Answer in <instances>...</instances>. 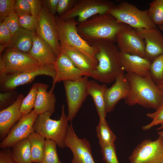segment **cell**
<instances>
[{
  "instance_id": "45",
  "label": "cell",
  "mask_w": 163,
  "mask_h": 163,
  "mask_svg": "<svg viewBox=\"0 0 163 163\" xmlns=\"http://www.w3.org/2000/svg\"><path fill=\"white\" fill-rule=\"evenodd\" d=\"M159 89L162 92H163V83L157 85Z\"/></svg>"
},
{
  "instance_id": "23",
  "label": "cell",
  "mask_w": 163,
  "mask_h": 163,
  "mask_svg": "<svg viewBox=\"0 0 163 163\" xmlns=\"http://www.w3.org/2000/svg\"><path fill=\"white\" fill-rule=\"evenodd\" d=\"M61 50L76 67L90 77L97 66L90 59L82 53L69 47L60 45Z\"/></svg>"
},
{
  "instance_id": "40",
  "label": "cell",
  "mask_w": 163,
  "mask_h": 163,
  "mask_svg": "<svg viewBox=\"0 0 163 163\" xmlns=\"http://www.w3.org/2000/svg\"><path fill=\"white\" fill-rule=\"evenodd\" d=\"M78 0H59L57 13L59 16L64 14L70 10L75 5Z\"/></svg>"
},
{
  "instance_id": "27",
  "label": "cell",
  "mask_w": 163,
  "mask_h": 163,
  "mask_svg": "<svg viewBox=\"0 0 163 163\" xmlns=\"http://www.w3.org/2000/svg\"><path fill=\"white\" fill-rule=\"evenodd\" d=\"M28 139L30 144L32 162L42 163L46 139L35 131L30 135Z\"/></svg>"
},
{
  "instance_id": "16",
  "label": "cell",
  "mask_w": 163,
  "mask_h": 163,
  "mask_svg": "<svg viewBox=\"0 0 163 163\" xmlns=\"http://www.w3.org/2000/svg\"><path fill=\"white\" fill-rule=\"evenodd\" d=\"M145 43V58L152 62L163 54V35L157 28L134 29Z\"/></svg>"
},
{
  "instance_id": "24",
  "label": "cell",
  "mask_w": 163,
  "mask_h": 163,
  "mask_svg": "<svg viewBox=\"0 0 163 163\" xmlns=\"http://www.w3.org/2000/svg\"><path fill=\"white\" fill-rule=\"evenodd\" d=\"M107 88L105 84L101 85L95 81H88V95H90L93 100L99 119H106L107 113L105 108L104 95Z\"/></svg>"
},
{
  "instance_id": "22",
  "label": "cell",
  "mask_w": 163,
  "mask_h": 163,
  "mask_svg": "<svg viewBox=\"0 0 163 163\" xmlns=\"http://www.w3.org/2000/svg\"><path fill=\"white\" fill-rule=\"evenodd\" d=\"M48 85L38 83V91L33 110L37 115L46 112L53 114L55 108L56 98L53 92L54 88L52 87L49 91H48Z\"/></svg>"
},
{
  "instance_id": "7",
  "label": "cell",
  "mask_w": 163,
  "mask_h": 163,
  "mask_svg": "<svg viewBox=\"0 0 163 163\" xmlns=\"http://www.w3.org/2000/svg\"><path fill=\"white\" fill-rule=\"evenodd\" d=\"M115 5L112 2L106 0H78L72 8L59 17L63 20L77 17V21L81 23L95 15L108 13Z\"/></svg>"
},
{
  "instance_id": "11",
  "label": "cell",
  "mask_w": 163,
  "mask_h": 163,
  "mask_svg": "<svg viewBox=\"0 0 163 163\" xmlns=\"http://www.w3.org/2000/svg\"><path fill=\"white\" fill-rule=\"evenodd\" d=\"M88 77L76 81L63 82L68 107L67 117L71 122L78 112L87 95Z\"/></svg>"
},
{
  "instance_id": "5",
  "label": "cell",
  "mask_w": 163,
  "mask_h": 163,
  "mask_svg": "<svg viewBox=\"0 0 163 163\" xmlns=\"http://www.w3.org/2000/svg\"><path fill=\"white\" fill-rule=\"evenodd\" d=\"M53 114L46 112L37 116L34 128L35 131L46 139L53 140L59 148L66 147L65 140L69 121L65 110V106L62 107L61 114L58 120L51 119Z\"/></svg>"
},
{
  "instance_id": "42",
  "label": "cell",
  "mask_w": 163,
  "mask_h": 163,
  "mask_svg": "<svg viewBox=\"0 0 163 163\" xmlns=\"http://www.w3.org/2000/svg\"><path fill=\"white\" fill-rule=\"evenodd\" d=\"M0 163H17L13 157L9 148L2 149L0 150Z\"/></svg>"
},
{
  "instance_id": "6",
  "label": "cell",
  "mask_w": 163,
  "mask_h": 163,
  "mask_svg": "<svg viewBox=\"0 0 163 163\" xmlns=\"http://www.w3.org/2000/svg\"><path fill=\"white\" fill-rule=\"evenodd\" d=\"M108 13L118 23L126 24L134 29L157 28L150 19L148 10H140L126 1L115 5Z\"/></svg>"
},
{
  "instance_id": "31",
  "label": "cell",
  "mask_w": 163,
  "mask_h": 163,
  "mask_svg": "<svg viewBox=\"0 0 163 163\" xmlns=\"http://www.w3.org/2000/svg\"><path fill=\"white\" fill-rule=\"evenodd\" d=\"M37 84L36 83L33 85L28 93L23 99L20 111L23 115L30 113L34 108L38 91Z\"/></svg>"
},
{
  "instance_id": "39",
  "label": "cell",
  "mask_w": 163,
  "mask_h": 163,
  "mask_svg": "<svg viewBox=\"0 0 163 163\" xmlns=\"http://www.w3.org/2000/svg\"><path fill=\"white\" fill-rule=\"evenodd\" d=\"M14 11L18 16L31 15L30 6L27 0H16Z\"/></svg>"
},
{
  "instance_id": "3",
  "label": "cell",
  "mask_w": 163,
  "mask_h": 163,
  "mask_svg": "<svg viewBox=\"0 0 163 163\" xmlns=\"http://www.w3.org/2000/svg\"><path fill=\"white\" fill-rule=\"evenodd\" d=\"M123 23H118L110 14H97L77 25L78 33L89 44L107 40L116 43L117 33Z\"/></svg>"
},
{
  "instance_id": "26",
  "label": "cell",
  "mask_w": 163,
  "mask_h": 163,
  "mask_svg": "<svg viewBox=\"0 0 163 163\" xmlns=\"http://www.w3.org/2000/svg\"><path fill=\"white\" fill-rule=\"evenodd\" d=\"M12 148V155L17 163L32 162L30 144L28 138L19 141Z\"/></svg>"
},
{
  "instance_id": "2",
  "label": "cell",
  "mask_w": 163,
  "mask_h": 163,
  "mask_svg": "<svg viewBox=\"0 0 163 163\" xmlns=\"http://www.w3.org/2000/svg\"><path fill=\"white\" fill-rule=\"evenodd\" d=\"M129 82L130 91L125 100L128 106L138 104L155 110L163 104V92L158 88L150 75L143 76L133 73L125 74Z\"/></svg>"
},
{
  "instance_id": "1",
  "label": "cell",
  "mask_w": 163,
  "mask_h": 163,
  "mask_svg": "<svg viewBox=\"0 0 163 163\" xmlns=\"http://www.w3.org/2000/svg\"><path fill=\"white\" fill-rule=\"evenodd\" d=\"M98 50L96 55L97 64L90 77L104 84L115 81L120 75L124 74L120 59V51L115 43L101 40L90 44Z\"/></svg>"
},
{
  "instance_id": "17",
  "label": "cell",
  "mask_w": 163,
  "mask_h": 163,
  "mask_svg": "<svg viewBox=\"0 0 163 163\" xmlns=\"http://www.w3.org/2000/svg\"><path fill=\"white\" fill-rule=\"evenodd\" d=\"M54 66L56 72L52 86L54 88L56 83L61 81H76L86 76L85 74L75 66L61 50Z\"/></svg>"
},
{
  "instance_id": "20",
  "label": "cell",
  "mask_w": 163,
  "mask_h": 163,
  "mask_svg": "<svg viewBox=\"0 0 163 163\" xmlns=\"http://www.w3.org/2000/svg\"><path fill=\"white\" fill-rule=\"evenodd\" d=\"M28 53L41 65L54 66L57 57L49 45L35 33Z\"/></svg>"
},
{
  "instance_id": "37",
  "label": "cell",
  "mask_w": 163,
  "mask_h": 163,
  "mask_svg": "<svg viewBox=\"0 0 163 163\" xmlns=\"http://www.w3.org/2000/svg\"><path fill=\"white\" fill-rule=\"evenodd\" d=\"M15 0H0V22L5 18L15 11Z\"/></svg>"
},
{
  "instance_id": "32",
  "label": "cell",
  "mask_w": 163,
  "mask_h": 163,
  "mask_svg": "<svg viewBox=\"0 0 163 163\" xmlns=\"http://www.w3.org/2000/svg\"><path fill=\"white\" fill-rule=\"evenodd\" d=\"M56 145V143L53 140L46 139L42 163H62L59 158Z\"/></svg>"
},
{
  "instance_id": "43",
  "label": "cell",
  "mask_w": 163,
  "mask_h": 163,
  "mask_svg": "<svg viewBox=\"0 0 163 163\" xmlns=\"http://www.w3.org/2000/svg\"><path fill=\"white\" fill-rule=\"evenodd\" d=\"M29 3L31 14L37 17L42 9L41 1L39 0H27Z\"/></svg>"
},
{
  "instance_id": "21",
  "label": "cell",
  "mask_w": 163,
  "mask_h": 163,
  "mask_svg": "<svg viewBox=\"0 0 163 163\" xmlns=\"http://www.w3.org/2000/svg\"><path fill=\"white\" fill-rule=\"evenodd\" d=\"M120 59L122 66L126 73H133L143 76L149 75L151 62L145 58L120 51Z\"/></svg>"
},
{
  "instance_id": "33",
  "label": "cell",
  "mask_w": 163,
  "mask_h": 163,
  "mask_svg": "<svg viewBox=\"0 0 163 163\" xmlns=\"http://www.w3.org/2000/svg\"><path fill=\"white\" fill-rule=\"evenodd\" d=\"M19 94L14 90L0 93V110H1L14 103Z\"/></svg>"
},
{
  "instance_id": "29",
  "label": "cell",
  "mask_w": 163,
  "mask_h": 163,
  "mask_svg": "<svg viewBox=\"0 0 163 163\" xmlns=\"http://www.w3.org/2000/svg\"><path fill=\"white\" fill-rule=\"evenodd\" d=\"M149 17L156 26L163 24V0H155L149 4Z\"/></svg>"
},
{
  "instance_id": "9",
  "label": "cell",
  "mask_w": 163,
  "mask_h": 163,
  "mask_svg": "<svg viewBox=\"0 0 163 163\" xmlns=\"http://www.w3.org/2000/svg\"><path fill=\"white\" fill-rule=\"evenodd\" d=\"M35 32L49 45L57 57L61 47L55 16L51 13L44 4L37 17Z\"/></svg>"
},
{
  "instance_id": "10",
  "label": "cell",
  "mask_w": 163,
  "mask_h": 163,
  "mask_svg": "<svg viewBox=\"0 0 163 163\" xmlns=\"http://www.w3.org/2000/svg\"><path fill=\"white\" fill-rule=\"evenodd\" d=\"M28 53L8 49L0 57V75L18 73L40 66Z\"/></svg>"
},
{
  "instance_id": "19",
  "label": "cell",
  "mask_w": 163,
  "mask_h": 163,
  "mask_svg": "<svg viewBox=\"0 0 163 163\" xmlns=\"http://www.w3.org/2000/svg\"><path fill=\"white\" fill-rule=\"evenodd\" d=\"M24 97L20 94L15 102L0 111V140L2 141L23 114L20 108Z\"/></svg>"
},
{
  "instance_id": "15",
  "label": "cell",
  "mask_w": 163,
  "mask_h": 163,
  "mask_svg": "<svg viewBox=\"0 0 163 163\" xmlns=\"http://www.w3.org/2000/svg\"><path fill=\"white\" fill-rule=\"evenodd\" d=\"M37 116L33 110L30 113L24 115L0 142V148L3 149L12 147L19 141L28 138L35 132L34 125Z\"/></svg>"
},
{
  "instance_id": "25",
  "label": "cell",
  "mask_w": 163,
  "mask_h": 163,
  "mask_svg": "<svg viewBox=\"0 0 163 163\" xmlns=\"http://www.w3.org/2000/svg\"><path fill=\"white\" fill-rule=\"evenodd\" d=\"M35 34L20 28L12 35L7 49L28 53L32 46Z\"/></svg>"
},
{
  "instance_id": "34",
  "label": "cell",
  "mask_w": 163,
  "mask_h": 163,
  "mask_svg": "<svg viewBox=\"0 0 163 163\" xmlns=\"http://www.w3.org/2000/svg\"><path fill=\"white\" fill-rule=\"evenodd\" d=\"M147 116L152 120L150 123L142 127L144 130H148L155 126L163 123V104L155 112L147 113Z\"/></svg>"
},
{
  "instance_id": "30",
  "label": "cell",
  "mask_w": 163,
  "mask_h": 163,
  "mask_svg": "<svg viewBox=\"0 0 163 163\" xmlns=\"http://www.w3.org/2000/svg\"><path fill=\"white\" fill-rule=\"evenodd\" d=\"M149 72L151 79L157 85L163 83V54L151 62Z\"/></svg>"
},
{
  "instance_id": "46",
  "label": "cell",
  "mask_w": 163,
  "mask_h": 163,
  "mask_svg": "<svg viewBox=\"0 0 163 163\" xmlns=\"http://www.w3.org/2000/svg\"><path fill=\"white\" fill-rule=\"evenodd\" d=\"M158 134L159 136L163 139V131H159Z\"/></svg>"
},
{
  "instance_id": "36",
  "label": "cell",
  "mask_w": 163,
  "mask_h": 163,
  "mask_svg": "<svg viewBox=\"0 0 163 163\" xmlns=\"http://www.w3.org/2000/svg\"><path fill=\"white\" fill-rule=\"evenodd\" d=\"M18 17L20 28L35 33L37 17L31 15H25Z\"/></svg>"
},
{
  "instance_id": "18",
  "label": "cell",
  "mask_w": 163,
  "mask_h": 163,
  "mask_svg": "<svg viewBox=\"0 0 163 163\" xmlns=\"http://www.w3.org/2000/svg\"><path fill=\"white\" fill-rule=\"evenodd\" d=\"M114 84L106 89L104 95L105 108L107 113L112 111L121 100H125L130 91L129 82L125 74H122L116 79Z\"/></svg>"
},
{
  "instance_id": "38",
  "label": "cell",
  "mask_w": 163,
  "mask_h": 163,
  "mask_svg": "<svg viewBox=\"0 0 163 163\" xmlns=\"http://www.w3.org/2000/svg\"><path fill=\"white\" fill-rule=\"evenodd\" d=\"M12 35L20 28L19 22V17L14 11L5 18L3 21Z\"/></svg>"
},
{
  "instance_id": "8",
  "label": "cell",
  "mask_w": 163,
  "mask_h": 163,
  "mask_svg": "<svg viewBox=\"0 0 163 163\" xmlns=\"http://www.w3.org/2000/svg\"><path fill=\"white\" fill-rule=\"evenodd\" d=\"M56 72L54 66L42 65L18 73L0 75L1 92L14 90L17 87L30 82L40 75L51 77L53 80Z\"/></svg>"
},
{
  "instance_id": "13",
  "label": "cell",
  "mask_w": 163,
  "mask_h": 163,
  "mask_svg": "<svg viewBox=\"0 0 163 163\" xmlns=\"http://www.w3.org/2000/svg\"><path fill=\"white\" fill-rule=\"evenodd\" d=\"M120 52L145 58V43L136 30L123 23L117 34L116 42Z\"/></svg>"
},
{
  "instance_id": "4",
  "label": "cell",
  "mask_w": 163,
  "mask_h": 163,
  "mask_svg": "<svg viewBox=\"0 0 163 163\" xmlns=\"http://www.w3.org/2000/svg\"><path fill=\"white\" fill-rule=\"evenodd\" d=\"M55 19L60 44L82 53L97 65L96 55L97 49L89 44L79 34L77 27L78 23L75 18L63 20L56 16Z\"/></svg>"
},
{
  "instance_id": "35",
  "label": "cell",
  "mask_w": 163,
  "mask_h": 163,
  "mask_svg": "<svg viewBox=\"0 0 163 163\" xmlns=\"http://www.w3.org/2000/svg\"><path fill=\"white\" fill-rule=\"evenodd\" d=\"M101 148L103 160L106 163H119L116 155L114 143Z\"/></svg>"
},
{
  "instance_id": "41",
  "label": "cell",
  "mask_w": 163,
  "mask_h": 163,
  "mask_svg": "<svg viewBox=\"0 0 163 163\" xmlns=\"http://www.w3.org/2000/svg\"><path fill=\"white\" fill-rule=\"evenodd\" d=\"M12 36L11 33L3 22L0 23V44L8 46L11 39Z\"/></svg>"
},
{
  "instance_id": "47",
  "label": "cell",
  "mask_w": 163,
  "mask_h": 163,
  "mask_svg": "<svg viewBox=\"0 0 163 163\" xmlns=\"http://www.w3.org/2000/svg\"><path fill=\"white\" fill-rule=\"evenodd\" d=\"M163 129V123L160 125V126L157 129V130H160Z\"/></svg>"
},
{
  "instance_id": "28",
  "label": "cell",
  "mask_w": 163,
  "mask_h": 163,
  "mask_svg": "<svg viewBox=\"0 0 163 163\" xmlns=\"http://www.w3.org/2000/svg\"><path fill=\"white\" fill-rule=\"evenodd\" d=\"M96 132L101 147L114 143L116 137L110 129L106 119H99Z\"/></svg>"
},
{
  "instance_id": "44",
  "label": "cell",
  "mask_w": 163,
  "mask_h": 163,
  "mask_svg": "<svg viewBox=\"0 0 163 163\" xmlns=\"http://www.w3.org/2000/svg\"><path fill=\"white\" fill-rule=\"evenodd\" d=\"M59 0H46L44 1V4L46 5L51 13L55 16Z\"/></svg>"
},
{
  "instance_id": "12",
  "label": "cell",
  "mask_w": 163,
  "mask_h": 163,
  "mask_svg": "<svg viewBox=\"0 0 163 163\" xmlns=\"http://www.w3.org/2000/svg\"><path fill=\"white\" fill-rule=\"evenodd\" d=\"M130 163H163V139H145L139 144L129 157Z\"/></svg>"
},
{
  "instance_id": "48",
  "label": "cell",
  "mask_w": 163,
  "mask_h": 163,
  "mask_svg": "<svg viewBox=\"0 0 163 163\" xmlns=\"http://www.w3.org/2000/svg\"><path fill=\"white\" fill-rule=\"evenodd\" d=\"M159 27L160 29V30H162L163 31V24L159 26Z\"/></svg>"
},
{
  "instance_id": "14",
  "label": "cell",
  "mask_w": 163,
  "mask_h": 163,
  "mask_svg": "<svg viewBox=\"0 0 163 163\" xmlns=\"http://www.w3.org/2000/svg\"><path fill=\"white\" fill-rule=\"evenodd\" d=\"M65 142L66 147L69 148L73 154L71 163H96L89 142L85 138H79L71 124L68 126Z\"/></svg>"
}]
</instances>
